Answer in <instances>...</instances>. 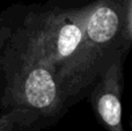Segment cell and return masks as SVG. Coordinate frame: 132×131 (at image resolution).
Here are the masks:
<instances>
[{"mask_svg":"<svg viewBox=\"0 0 132 131\" xmlns=\"http://www.w3.org/2000/svg\"><path fill=\"white\" fill-rule=\"evenodd\" d=\"M35 113L44 128L56 124L68 107L53 69L14 20L0 14V109Z\"/></svg>","mask_w":132,"mask_h":131,"instance_id":"cell-1","label":"cell"},{"mask_svg":"<svg viewBox=\"0 0 132 131\" xmlns=\"http://www.w3.org/2000/svg\"><path fill=\"white\" fill-rule=\"evenodd\" d=\"M131 1L87 0L81 43L59 77V87L68 108L87 96L117 52L129 53L131 45L124 38L123 16Z\"/></svg>","mask_w":132,"mask_h":131,"instance_id":"cell-2","label":"cell"},{"mask_svg":"<svg viewBox=\"0 0 132 131\" xmlns=\"http://www.w3.org/2000/svg\"><path fill=\"white\" fill-rule=\"evenodd\" d=\"M126 56L123 51L117 52L87 94L96 118L105 131H124L122 96Z\"/></svg>","mask_w":132,"mask_h":131,"instance_id":"cell-3","label":"cell"},{"mask_svg":"<svg viewBox=\"0 0 132 131\" xmlns=\"http://www.w3.org/2000/svg\"><path fill=\"white\" fill-rule=\"evenodd\" d=\"M45 129L35 113L23 108L0 113V131H39Z\"/></svg>","mask_w":132,"mask_h":131,"instance_id":"cell-4","label":"cell"}]
</instances>
